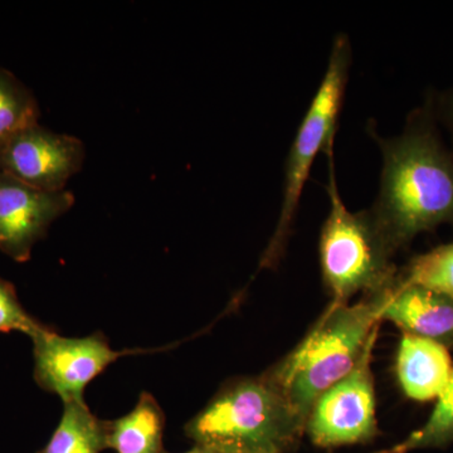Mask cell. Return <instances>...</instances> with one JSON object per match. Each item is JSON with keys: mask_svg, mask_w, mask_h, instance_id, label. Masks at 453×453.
I'll use <instances>...</instances> for the list:
<instances>
[{"mask_svg": "<svg viewBox=\"0 0 453 453\" xmlns=\"http://www.w3.org/2000/svg\"><path fill=\"white\" fill-rule=\"evenodd\" d=\"M196 446L219 453H290L305 423L262 375L226 381L184 427Z\"/></svg>", "mask_w": 453, "mask_h": 453, "instance_id": "obj_3", "label": "cell"}, {"mask_svg": "<svg viewBox=\"0 0 453 453\" xmlns=\"http://www.w3.org/2000/svg\"><path fill=\"white\" fill-rule=\"evenodd\" d=\"M437 122L434 97H428L395 138H381L368 125L383 160L380 193L368 211L395 253L423 232L453 225V154Z\"/></svg>", "mask_w": 453, "mask_h": 453, "instance_id": "obj_1", "label": "cell"}, {"mask_svg": "<svg viewBox=\"0 0 453 453\" xmlns=\"http://www.w3.org/2000/svg\"><path fill=\"white\" fill-rule=\"evenodd\" d=\"M330 211L319 241L321 277L333 303H349L357 294H372L390 288L399 268L395 252L386 242L368 210L350 211L340 196L334 150L326 155Z\"/></svg>", "mask_w": 453, "mask_h": 453, "instance_id": "obj_4", "label": "cell"}, {"mask_svg": "<svg viewBox=\"0 0 453 453\" xmlns=\"http://www.w3.org/2000/svg\"><path fill=\"white\" fill-rule=\"evenodd\" d=\"M396 279L404 285L421 286L453 300V242L416 256L398 270Z\"/></svg>", "mask_w": 453, "mask_h": 453, "instance_id": "obj_15", "label": "cell"}, {"mask_svg": "<svg viewBox=\"0 0 453 453\" xmlns=\"http://www.w3.org/2000/svg\"><path fill=\"white\" fill-rule=\"evenodd\" d=\"M40 106L31 89L0 67V149L18 131L37 124Z\"/></svg>", "mask_w": 453, "mask_h": 453, "instance_id": "obj_14", "label": "cell"}, {"mask_svg": "<svg viewBox=\"0 0 453 453\" xmlns=\"http://www.w3.org/2000/svg\"><path fill=\"white\" fill-rule=\"evenodd\" d=\"M81 140L33 124L0 149V172L44 192H61L85 160Z\"/></svg>", "mask_w": 453, "mask_h": 453, "instance_id": "obj_8", "label": "cell"}, {"mask_svg": "<svg viewBox=\"0 0 453 453\" xmlns=\"http://www.w3.org/2000/svg\"><path fill=\"white\" fill-rule=\"evenodd\" d=\"M351 59L348 35H336L323 81L310 104L286 159L281 213L275 234L262 255L261 268H275L281 261L312 164L319 154L327 155L334 150Z\"/></svg>", "mask_w": 453, "mask_h": 453, "instance_id": "obj_5", "label": "cell"}, {"mask_svg": "<svg viewBox=\"0 0 453 453\" xmlns=\"http://www.w3.org/2000/svg\"><path fill=\"white\" fill-rule=\"evenodd\" d=\"M106 449V425L85 401L64 403L61 421L50 442L37 453H101Z\"/></svg>", "mask_w": 453, "mask_h": 453, "instance_id": "obj_13", "label": "cell"}, {"mask_svg": "<svg viewBox=\"0 0 453 453\" xmlns=\"http://www.w3.org/2000/svg\"><path fill=\"white\" fill-rule=\"evenodd\" d=\"M390 288L363 295L354 303H330L308 335L283 359L262 372L301 421L325 390L342 380L359 362L366 342L395 291Z\"/></svg>", "mask_w": 453, "mask_h": 453, "instance_id": "obj_2", "label": "cell"}, {"mask_svg": "<svg viewBox=\"0 0 453 453\" xmlns=\"http://www.w3.org/2000/svg\"><path fill=\"white\" fill-rule=\"evenodd\" d=\"M453 443V372L437 398L428 421L396 445L372 453H410L418 449H445Z\"/></svg>", "mask_w": 453, "mask_h": 453, "instance_id": "obj_16", "label": "cell"}, {"mask_svg": "<svg viewBox=\"0 0 453 453\" xmlns=\"http://www.w3.org/2000/svg\"><path fill=\"white\" fill-rule=\"evenodd\" d=\"M106 449L118 453H164L165 414L149 392L140 395L130 413L105 421Z\"/></svg>", "mask_w": 453, "mask_h": 453, "instance_id": "obj_12", "label": "cell"}, {"mask_svg": "<svg viewBox=\"0 0 453 453\" xmlns=\"http://www.w3.org/2000/svg\"><path fill=\"white\" fill-rule=\"evenodd\" d=\"M49 329V325L27 311L13 283L0 277V333H23L32 339Z\"/></svg>", "mask_w": 453, "mask_h": 453, "instance_id": "obj_17", "label": "cell"}, {"mask_svg": "<svg viewBox=\"0 0 453 453\" xmlns=\"http://www.w3.org/2000/svg\"><path fill=\"white\" fill-rule=\"evenodd\" d=\"M380 327V325L375 327L353 371L325 390L312 405L305 434L315 446L335 449L362 445L372 442L380 434L372 371Z\"/></svg>", "mask_w": 453, "mask_h": 453, "instance_id": "obj_6", "label": "cell"}, {"mask_svg": "<svg viewBox=\"0 0 453 453\" xmlns=\"http://www.w3.org/2000/svg\"><path fill=\"white\" fill-rule=\"evenodd\" d=\"M434 105L437 120L445 125L449 136H451L453 154V88L446 91L445 94L434 97Z\"/></svg>", "mask_w": 453, "mask_h": 453, "instance_id": "obj_18", "label": "cell"}, {"mask_svg": "<svg viewBox=\"0 0 453 453\" xmlns=\"http://www.w3.org/2000/svg\"><path fill=\"white\" fill-rule=\"evenodd\" d=\"M32 342L35 383L58 395L64 403L85 401L83 392L95 378L119 357L139 353L113 350L101 332L85 338H65L50 327L32 338Z\"/></svg>", "mask_w": 453, "mask_h": 453, "instance_id": "obj_7", "label": "cell"}, {"mask_svg": "<svg viewBox=\"0 0 453 453\" xmlns=\"http://www.w3.org/2000/svg\"><path fill=\"white\" fill-rule=\"evenodd\" d=\"M164 453H168V452H164ZM184 453H219V452L214 451V449H207V447L195 445V447H193L192 449H189V451H187Z\"/></svg>", "mask_w": 453, "mask_h": 453, "instance_id": "obj_19", "label": "cell"}, {"mask_svg": "<svg viewBox=\"0 0 453 453\" xmlns=\"http://www.w3.org/2000/svg\"><path fill=\"white\" fill-rule=\"evenodd\" d=\"M73 203L68 190L44 192L0 172V251L14 261H28L35 244Z\"/></svg>", "mask_w": 453, "mask_h": 453, "instance_id": "obj_9", "label": "cell"}, {"mask_svg": "<svg viewBox=\"0 0 453 453\" xmlns=\"http://www.w3.org/2000/svg\"><path fill=\"white\" fill-rule=\"evenodd\" d=\"M381 320L396 325L402 333L453 349V300L445 295L396 279Z\"/></svg>", "mask_w": 453, "mask_h": 453, "instance_id": "obj_10", "label": "cell"}, {"mask_svg": "<svg viewBox=\"0 0 453 453\" xmlns=\"http://www.w3.org/2000/svg\"><path fill=\"white\" fill-rule=\"evenodd\" d=\"M452 372L449 349L403 333L396 354V375L408 398L416 402L437 399L451 380Z\"/></svg>", "mask_w": 453, "mask_h": 453, "instance_id": "obj_11", "label": "cell"}]
</instances>
